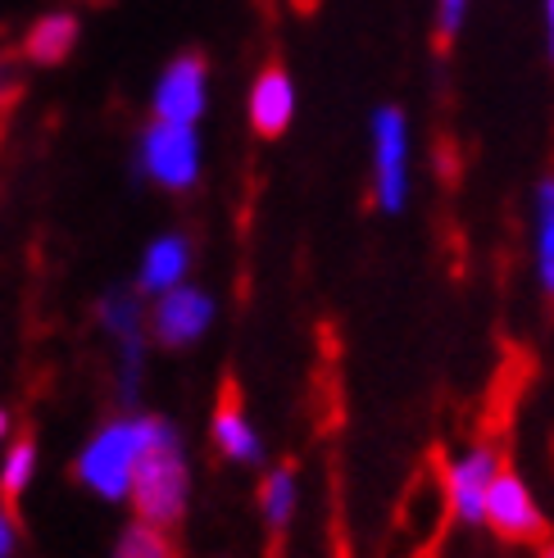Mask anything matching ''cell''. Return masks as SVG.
Masks as SVG:
<instances>
[{
  "label": "cell",
  "mask_w": 554,
  "mask_h": 558,
  "mask_svg": "<svg viewBox=\"0 0 554 558\" xmlns=\"http://www.w3.org/2000/svg\"><path fill=\"white\" fill-rule=\"evenodd\" d=\"M159 427H164V417H150V413L109 417V423L82 445V454L73 463V477L87 486L96 499H105V505H123V499L132 495L136 463L146 459Z\"/></svg>",
  "instance_id": "cell-1"
},
{
  "label": "cell",
  "mask_w": 554,
  "mask_h": 558,
  "mask_svg": "<svg viewBox=\"0 0 554 558\" xmlns=\"http://www.w3.org/2000/svg\"><path fill=\"white\" fill-rule=\"evenodd\" d=\"M186 499H191V463H186L178 427L164 417V427L150 440L146 459L136 463L128 505H132V518L155 522V526H164V532H173V526L182 522V513H186Z\"/></svg>",
  "instance_id": "cell-2"
},
{
  "label": "cell",
  "mask_w": 554,
  "mask_h": 558,
  "mask_svg": "<svg viewBox=\"0 0 554 558\" xmlns=\"http://www.w3.org/2000/svg\"><path fill=\"white\" fill-rule=\"evenodd\" d=\"M136 178L164 191H191L201 182V132L196 123L150 119L136 136Z\"/></svg>",
  "instance_id": "cell-3"
},
{
  "label": "cell",
  "mask_w": 554,
  "mask_h": 558,
  "mask_svg": "<svg viewBox=\"0 0 554 558\" xmlns=\"http://www.w3.org/2000/svg\"><path fill=\"white\" fill-rule=\"evenodd\" d=\"M373 146V205L382 214H405L409 205V119L400 105H377L369 123Z\"/></svg>",
  "instance_id": "cell-4"
},
{
  "label": "cell",
  "mask_w": 554,
  "mask_h": 558,
  "mask_svg": "<svg viewBox=\"0 0 554 558\" xmlns=\"http://www.w3.org/2000/svg\"><path fill=\"white\" fill-rule=\"evenodd\" d=\"M214 323V295L205 287H173L155 295V310H150V341L164 350H186L196 345Z\"/></svg>",
  "instance_id": "cell-5"
},
{
  "label": "cell",
  "mask_w": 554,
  "mask_h": 558,
  "mask_svg": "<svg viewBox=\"0 0 554 558\" xmlns=\"http://www.w3.org/2000/svg\"><path fill=\"white\" fill-rule=\"evenodd\" d=\"M482 526H491V532L509 545L545 541V513L537 509V499L518 472H509V468L495 472V482L486 490V522Z\"/></svg>",
  "instance_id": "cell-6"
},
{
  "label": "cell",
  "mask_w": 554,
  "mask_h": 558,
  "mask_svg": "<svg viewBox=\"0 0 554 558\" xmlns=\"http://www.w3.org/2000/svg\"><path fill=\"white\" fill-rule=\"evenodd\" d=\"M209 105V64L205 54H178V60L164 64L159 82H155V96L150 109L155 119H169V123H201Z\"/></svg>",
  "instance_id": "cell-7"
},
{
  "label": "cell",
  "mask_w": 554,
  "mask_h": 558,
  "mask_svg": "<svg viewBox=\"0 0 554 558\" xmlns=\"http://www.w3.org/2000/svg\"><path fill=\"white\" fill-rule=\"evenodd\" d=\"M501 454L491 445H473L463 450L450 468H446V495H450V513L463 522V526H482L486 522V490L501 472Z\"/></svg>",
  "instance_id": "cell-8"
},
{
  "label": "cell",
  "mask_w": 554,
  "mask_h": 558,
  "mask_svg": "<svg viewBox=\"0 0 554 558\" xmlns=\"http://www.w3.org/2000/svg\"><path fill=\"white\" fill-rule=\"evenodd\" d=\"M209 432H214V450L224 454L228 463H241V468H260L264 463V436L255 432L251 417H245L241 396H237L232 381L224 386V396H218Z\"/></svg>",
  "instance_id": "cell-9"
},
{
  "label": "cell",
  "mask_w": 554,
  "mask_h": 558,
  "mask_svg": "<svg viewBox=\"0 0 554 558\" xmlns=\"http://www.w3.org/2000/svg\"><path fill=\"white\" fill-rule=\"evenodd\" d=\"M191 259H196V250H191V236L182 232H164L155 236L146 250H142V268H136V291H142L146 300L164 295V291H173L182 287L186 277H191Z\"/></svg>",
  "instance_id": "cell-10"
},
{
  "label": "cell",
  "mask_w": 554,
  "mask_h": 558,
  "mask_svg": "<svg viewBox=\"0 0 554 558\" xmlns=\"http://www.w3.org/2000/svg\"><path fill=\"white\" fill-rule=\"evenodd\" d=\"M245 109H251V128L260 136H282L296 119V82L282 64H268L255 87H251V100H245Z\"/></svg>",
  "instance_id": "cell-11"
},
{
  "label": "cell",
  "mask_w": 554,
  "mask_h": 558,
  "mask_svg": "<svg viewBox=\"0 0 554 558\" xmlns=\"http://www.w3.org/2000/svg\"><path fill=\"white\" fill-rule=\"evenodd\" d=\"M77 33H82V23L73 10H50L41 14L33 27H27V37H23V60L27 64H64L69 60V50L77 46Z\"/></svg>",
  "instance_id": "cell-12"
},
{
  "label": "cell",
  "mask_w": 554,
  "mask_h": 558,
  "mask_svg": "<svg viewBox=\"0 0 554 558\" xmlns=\"http://www.w3.org/2000/svg\"><path fill=\"white\" fill-rule=\"evenodd\" d=\"M96 318L105 327V337L123 345V341H146L150 337V310H146V295L136 287H115L105 291L96 304Z\"/></svg>",
  "instance_id": "cell-13"
},
{
  "label": "cell",
  "mask_w": 554,
  "mask_h": 558,
  "mask_svg": "<svg viewBox=\"0 0 554 558\" xmlns=\"http://www.w3.org/2000/svg\"><path fill=\"white\" fill-rule=\"evenodd\" d=\"M532 255H537V282L545 300H554V178H541L532 201Z\"/></svg>",
  "instance_id": "cell-14"
},
{
  "label": "cell",
  "mask_w": 554,
  "mask_h": 558,
  "mask_svg": "<svg viewBox=\"0 0 554 558\" xmlns=\"http://www.w3.org/2000/svg\"><path fill=\"white\" fill-rule=\"evenodd\" d=\"M296 499H300V482H296V468L291 463H277L264 472L260 482V509H264V522L273 536L287 532V522L296 518Z\"/></svg>",
  "instance_id": "cell-15"
},
{
  "label": "cell",
  "mask_w": 554,
  "mask_h": 558,
  "mask_svg": "<svg viewBox=\"0 0 554 558\" xmlns=\"http://www.w3.org/2000/svg\"><path fill=\"white\" fill-rule=\"evenodd\" d=\"M115 558H178V554H173V536L164 526L132 518L115 545Z\"/></svg>",
  "instance_id": "cell-16"
},
{
  "label": "cell",
  "mask_w": 554,
  "mask_h": 558,
  "mask_svg": "<svg viewBox=\"0 0 554 558\" xmlns=\"http://www.w3.org/2000/svg\"><path fill=\"white\" fill-rule=\"evenodd\" d=\"M33 472H37V445H33V436H19L5 450V463H0V495L19 499L27 490V482H33Z\"/></svg>",
  "instance_id": "cell-17"
},
{
  "label": "cell",
  "mask_w": 554,
  "mask_h": 558,
  "mask_svg": "<svg viewBox=\"0 0 554 558\" xmlns=\"http://www.w3.org/2000/svg\"><path fill=\"white\" fill-rule=\"evenodd\" d=\"M468 10H473V0H436V46L441 50H446L459 37Z\"/></svg>",
  "instance_id": "cell-18"
},
{
  "label": "cell",
  "mask_w": 554,
  "mask_h": 558,
  "mask_svg": "<svg viewBox=\"0 0 554 558\" xmlns=\"http://www.w3.org/2000/svg\"><path fill=\"white\" fill-rule=\"evenodd\" d=\"M19 554V526H14V513L0 505V558H14Z\"/></svg>",
  "instance_id": "cell-19"
},
{
  "label": "cell",
  "mask_w": 554,
  "mask_h": 558,
  "mask_svg": "<svg viewBox=\"0 0 554 558\" xmlns=\"http://www.w3.org/2000/svg\"><path fill=\"white\" fill-rule=\"evenodd\" d=\"M14 92H19V69L10 54H0V109H5V100H14Z\"/></svg>",
  "instance_id": "cell-20"
},
{
  "label": "cell",
  "mask_w": 554,
  "mask_h": 558,
  "mask_svg": "<svg viewBox=\"0 0 554 558\" xmlns=\"http://www.w3.org/2000/svg\"><path fill=\"white\" fill-rule=\"evenodd\" d=\"M541 19H545V50H550V64H554V0H541Z\"/></svg>",
  "instance_id": "cell-21"
},
{
  "label": "cell",
  "mask_w": 554,
  "mask_h": 558,
  "mask_svg": "<svg viewBox=\"0 0 554 558\" xmlns=\"http://www.w3.org/2000/svg\"><path fill=\"white\" fill-rule=\"evenodd\" d=\"M14 432V417H10V409H0V440H5Z\"/></svg>",
  "instance_id": "cell-22"
},
{
  "label": "cell",
  "mask_w": 554,
  "mask_h": 558,
  "mask_svg": "<svg viewBox=\"0 0 554 558\" xmlns=\"http://www.w3.org/2000/svg\"><path fill=\"white\" fill-rule=\"evenodd\" d=\"M541 558H554V541H541Z\"/></svg>",
  "instance_id": "cell-23"
}]
</instances>
